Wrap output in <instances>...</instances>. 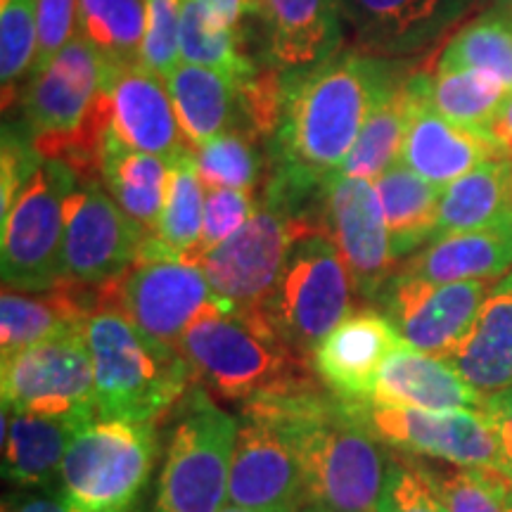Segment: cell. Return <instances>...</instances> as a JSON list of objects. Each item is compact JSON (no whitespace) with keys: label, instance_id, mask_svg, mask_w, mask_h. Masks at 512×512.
<instances>
[{"label":"cell","instance_id":"obj_1","mask_svg":"<svg viewBox=\"0 0 512 512\" xmlns=\"http://www.w3.org/2000/svg\"><path fill=\"white\" fill-rule=\"evenodd\" d=\"M406 74L389 57L347 48L316 67L283 76V117L273 136L264 190L294 214L313 219L306 202L325 195L370 114Z\"/></svg>","mask_w":512,"mask_h":512},{"label":"cell","instance_id":"obj_2","mask_svg":"<svg viewBox=\"0 0 512 512\" xmlns=\"http://www.w3.org/2000/svg\"><path fill=\"white\" fill-rule=\"evenodd\" d=\"M252 401L290 441L302 467L306 512H377L387 458L347 403L320 384Z\"/></svg>","mask_w":512,"mask_h":512},{"label":"cell","instance_id":"obj_3","mask_svg":"<svg viewBox=\"0 0 512 512\" xmlns=\"http://www.w3.org/2000/svg\"><path fill=\"white\" fill-rule=\"evenodd\" d=\"M192 377L228 401H252L323 384L309 358L294 351L259 309L221 302L192 320L178 344Z\"/></svg>","mask_w":512,"mask_h":512},{"label":"cell","instance_id":"obj_4","mask_svg":"<svg viewBox=\"0 0 512 512\" xmlns=\"http://www.w3.org/2000/svg\"><path fill=\"white\" fill-rule=\"evenodd\" d=\"M95 375V420L155 425L195 382L181 349L147 337L114 306L83 323Z\"/></svg>","mask_w":512,"mask_h":512},{"label":"cell","instance_id":"obj_5","mask_svg":"<svg viewBox=\"0 0 512 512\" xmlns=\"http://www.w3.org/2000/svg\"><path fill=\"white\" fill-rule=\"evenodd\" d=\"M354 280L342 254L318 223L299 228L271 294L259 306L294 351L311 361L318 344L354 306Z\"/></svg>","mask_w":512,"mask_h":512},{"label":"cell","instance_id":"obj_6","mask_svg":"<svg viewBox=\"0 0 512 512\" xmlns=\"http://www.w3.org/2000/svg\"><path fill=\"white\" fill-rule=\"evenodd\" d=\"M238 420L200 382L176 406L150 512H219L228 501Z\"/></svg>","mask_w":512,"mask_h":512},{"label":"cell","instance_id":"obj_7","mask_svg":"<svg viewBox=\"0 0 512 512\" xmlns=\"http://www.w3.org/2000/svg\"><path fill=\"white\" fill-rule=\"evenodd\" d=\"M155 453V425L93 420L64 453L62 498L83 512H128L150 479Z\"/></svg>","mask_w":512,"mask_h":512},{"label":"cell","instance_id":"obj_8","mask_svg":"<svg viewBox=\"0 0 512 512\" xmlns=\"http://www.w3.org/2000/svg\"><path fill=\"white\" fill-rule=\"evenodd\" d=\"M79 176L60 159H46L3 221V285L48 292L64 280V207Z\"/></svg>","mask_w":512,"mask_h":512},{"label":"cell","instance_id":"obj_9","mask_svg":"<svg viewBox=\"0 0 512 512\" xmlns=\"http://www.w3.org/2000/svg\"><path fill=\"white\" fill-rule=\"evenodd\" d=\"M100 50L76 31L53 62L34 74L24 93V119L43 159H57L91 121L117 79Z\"/></svg>","mask_w":512,"mask_h":512},{"label":"cell","instance_id":"obj_10","mask_svg":"<svg viewBox=\"0 0 512 512\" xmlns=\"http://www.w3.org/2000/svg\"><path fill=\"white\" fill-rule=\"evenodd\" d=\"M3 408L88 425L95 415L93 358L83 328L3 358Z\"/></svg>","mask_w":512,"mask_h":512},{"label":"cell","instance_id":"obj_11","mask_svg":"<svg viewBox=\"0 0 512 512\" xmlns=\"http://www.w3.org/2000/svg\"><path fill=\"white\" fill-rule=\"evenodd\" d=\"M347 406L380 444L411 456L437 458L456 467L496 472L503 477L496 430L482 411H427L375 401Z\"/></svg>","mask_w":512,"mask_h":512},{"label":"cell","instance_id":"obj_12","mask_svg":"<svg viewBox=\"0 0 512 512\" xmlns=\"http://www.w3.org/2000/svg\"><path fill=\"white\" fill-rule=\"evenodd\" d=\"M211 299L214 292L202 266L162 252L150 238L136 264L110 283V306L147 337L176 349Z\"/></svg>","mask_w":512,"mask_h":512},{"label":"cell","instance_id":"obj_13","mask_svg":"<svg viewBox=\"0 0 512 512\" xmlns=\"http://www.w3.org/2000/svg\"><path fill=\"white\" fill-rule=\"evenodd\" d=\"M147 238L150 233L119 207L98 178H79L64 207V280L112 283L136 264Z\"/></svg>","mask_w":512,"mask_h":512},{"label":"cell","instance_id":"obj_14","mask_svg":"<svg viewBox=\"0 0 512 512\" xmlns=\"http://www.w3.org/2000/svg\"><path fill=\"white\" fill-rule=\"evenodd\" d=\"M306 223L313 221L297 219L278 202L261 197L245 226L202 256L211 292L240 309H259L278 280L292 238Z\"/></svg>","mask_w":512,"mask_h":512},{"label":"cell","instance_id":"obj_15","mask_svg":"<svg viewBox=\"0 0 512 512\" xmlns=\"http://www.w3.org/2000/svg\"><path fill=\"white\" fill-rule=\"evenodd\" d=\"M228 503L254 512H306L302 467L283 427L259 401L242 403Z\"/></svg>","mask_w":512,"mask_h":512},{"label":"cell","instance_id":"obj_16","mask_svg":"<svg viewBox=\"0 0 512 512\" xmlns=\"http://www.w3.org/2000/svg\"><path fill=\"white\" fill-rule=\"evenodd\" d=\"M320 226L335 242L356 292L377 302L394 275V252L375 185L366 178L335 176L325 188Z\"/></svg>","mask_w":512,"mask_h":512},{"label":"cell","instance_id":"obj_17","mask_svg":"<svg viewBox=\"0 0 512 512\" xmlns=\"http://www.w3.org/2000/svg\"><path fill=\"white\" fill-rule=\"evenodd\" d=\"M494 283H427L394 273L377 302L399 337L425 354L448 358L470 330Z\"/></svg>","mask_w":512,"mask_h":512},{"label":"cell","instance_id":"obj_18","mask_svg":"<svg viewBox=\"0 0 512 512\" xmlns=\"http://www.w3.org/2000/svg\"><path fill=\"white\" fill-rule=\"evenodd\" d=\"M413 112L401 147V164L439 188L491 159H508L489 131L453 124L434 110L425 93V72L411 74Z\"/></svg>","mask_w":512,"mask_h":512},{"label":"cell","instance_id":"obj_19","mask_svg":"<svg viewBox=\"0 0 512 512\" xmlns=\"http://www.w3.org/2000/svg\"><path fill=\"white\" fill-rule=\"evenodd\" d=\"M403 339L389 318L375 309L351 311L318 349L313 370L332 396L347 403H366L377 375Z\"/></svg>","mask_w":512,"mask_h":512},{"label":"cell","instance_id":"obj_20","mask_svg":"<svg viewBox=\"0 0 512 512\" xmlns=\"http://www.w3.org/2000/svg\"><path fill=\"white\" fill-rule=\"evenodd\" d=\"M112 131L131 150L169 159L171 164L195 152L178 124L169 88L143 64L117 72L112 86Z\"/></svg>","mask_w":512,"mask_h":512},{"label":"cell","instance_id":"obj_21","mask_svg":"<svg viewBox=\"0 0 512 512\" xmlns=\"http://www.w3.org/2000/svg\"><path fill=\"white\" fill-rule=\"evenodd\" d=\"M486 394L465 382L446 358L401 342L377 375L373 396L375 403L415 406L427 411H482Z\"/></svg>","mask_w":512,"mask_h":512},{"label":"cell","instance_id":"obj_22","mask_svg":"<svg viewBox=\"0 0 512 512\" xmlns=\"http://www.w3.org/2000/svg\"><path fill=\"white\" fill-rule=\"evenodd\" d=\"M268 55L278 67L299 72L342 50L344 12L339 0H261Z\"/></svg>","mask_w":512,"mask_h":512},{"label":"cell","instance_id":"obj_23","mask_svg":"<svg viewBox=\"0 0 512 512\" xmlns=\"http://www.w3.org/2000/svg\"><path fill=\"white\" fill-rule=\"evenodd\" d=\"M394 273L427 283H498L512 273V221L432 240Z\"/></svg>","mask_w":512,"mask_h":512},{"label":"cell","instance_id":"obj_24","mask_svg":"<svg viewBox=\"0 0 512 512\" xmlns=\"http://www.w3.org/2000/svg\"><path fill=\"white\" fill-rule=\"evenodd\" d=\"M354 48L370 55H406L456 15V0H339Z\"/></svg>","mask_w":512,"mask_h":512},{"label":"cell","instance_id":"obj_25","mask_svg":"<svg viewBox=\"0 0 512 512\" xmlns=\"http://www.w3.org/2000/svg\"><path fill=\"white\" fill-rule=\"evenodd\" d=\"M178 124L192 150L230 131L247 133L242 83L200 64H178L166 76ZM249 136V133H247Z\"/></svg>","mask_w":512,"mask_h":512},{"label":"cell","instance_id":"obj_26","mask_svg":"<svg viewBox=\"0 0 512 512\" xmlns=\"http://www.w3.org/2000/svg\"><path fill=\"white\" fill-rule=\"evenodd\" d=\"M446 361L482 394L512 387V273L491 285L470 330Z\"/></svg>","mask_w":512,"mask_h":512},{"label":"cell","instance_id":"obj_27","mask_svg":"<svg viewBox=\"0 0 512 512\" xmlns=\"http://www.w3.org/2000/svg\"><path fill=\"white\" fill-rule=\"evenodd\" d=\"M91 425V422H88ZM81 422L38 418L3 408V475L17 486H43L60 477V467Z\"/></svg>","mask_w":512,"mask_h":512},{"label":"cell","instance_id":"obj_28","mask_svg":"<svg viewBox=\"0 0 512 512\" xmlns=\"http://www.w3.org/2000/svg\"><path fill=\"white\" fill-rule=\"evenodd\" d=\"M505 221H512V159H491L446 185L432 240Z\"/></svg>","mask_w":512,"mask_h":512},{"label":"cell","instance_id":"obj_29","mask_svg":"<svg viewBox=\"0 0 512 512\" xmlns=\"http://www.w3.org/2000/svg\"><path fill=\"white\" fill-rule=\"evenodd\" d=\"M98 178L133 221H138L150 235L155 233L169 190V159L131 150L110 128Z\"/></svg>","mask_w":512,"mask_h":512},{"label":"cell","instance_id":"obj_30","mask_svg":"<svg viewBox=\"0 0 512 512\" xmlns=\"http://www.w3.org/2000/svg\"><path fill=\"white\" fill-rule=\"evenodd\" d=\"M373 185L387 221L394 259H406L432 240L444 188L425 181L401 162L377 176Z\"/></svg>","mask_w":512,"mask_h":512},{"label":"cell","instance_id":"obj_31","mask_svg":"<svg viewBox=\"0 0 512 512\" xmlns=\"http://www.w3.org/2000/svg\"><path fill=\"white\" fill-rule=\"evenodd\" d=\"M413 112V83L406 74L396 86L380 100L370 114L361 136L351 147L337 176H354L375 181L384 171L401 162V147L406 138L408 119Z\"/></svg>","mask_w":512,"mask_h":512},{"label":"cell","instance_id":"obj_32","mask_svg":"<svg viewBox=\"0 0 512 512\" xmlns=\"http://www.w3.org/2000/svg\"><path fill=\"white\" fill-rule=\"evenodd\" d=\"M425 93L441 117L458 126L486 131L512 91L489 74L437 64V72L425 74Z\"/></svg>","mask_w":512,"mask_h":512},{"label":"cell","instance_id":"obj_33","mask_svg":"<svg viewBox=\"0 0 512 512\" xmlns=\"http://www.w3.org/2000/svg\"><path fill=\"white\" fill-rule=\"evenodd\" d=\"M204 202H207V188L197 176L195 159L192 155L181 157L171 164L166 202L150 240L162 252L181 256V259L200 266Z\"/></svg>","mask_w":512,"mask_h":512},{"label":"cell","instance_id":"obj_34","mask_svg":"<svg viewBox=\"0 0 512 512\" xmlns=\"http://www.w3.org/2000/svg\"><path fill=\"white\" fill-rule=\"evenodd\" d=\"M439 64L489 74L512 91V8L494 5L463 24L446 43Z\"/></svg>","mask_w":512,"mask_h":512},{"label":"cell","instance_id":"obj_35","mask_svg":"<svg viewBox=\"0 0 512 512\" xmlns=\"http://www.w3.org/2000/svg\"><path fill=\"white\" fill-rule=\"evenodd\" d=\"M147 31V0H79V34L112 67L140 64Z\"/></svg>","mask_w":512,"mask_h":512},{"label":"cell","instance_id":"obj_36","mask_svg":"<svg viewBox=\"0 0 512 512\" xmlns=\"http://www.w3.org/2000/svg\"><path fill=\"white\" fill-rule=\"evenodd\" d=\"M181 57L183 62L216 69L240 83L256 74L254 62L238 46V29L216 19L200 0L183 3Z\"/></svg>","mask_w":512,"mask_h":512},{"label":"cell","instance_id":"obj_37","mask_svg":"<svg viewBox=\"0 0 512 512\" xmlns=\"http://www.w3.org/2000/svg\"><path fill=\"white\" fill-rule=\"evenodd\" d=\"M197 176L207 190H254L261 178V159L254 150V138L242 131H230L209 140L192 152Z\"/></svg>","mask_w":512,"mask_h":512},{"label":"cell","instance_id":"obj_38","mask_svg":"<svg viewBox=\"0 0 512 512\" xmlns=\"http://www.w3.org/2000/svg\"><path fill=\"white\" fill-rule=\"evenodd\" d=\"M38 48V0H0V79L3 110L15 98L17 83L34 69Z\"/></svg>","mask_w":512,"mask_h":512},{"label":"cell","instance_id":"obj_39","mask_svg":"<svg viewBox=\"0 0 512 512\" xmlns=\"http://www.w3.org/2000/svg\"><path fill=\"white\" fill-rule=\"evenodd\" d=\"M377 512H448L437 479L406 456H389Z\"/></svg>","mask_w":512,"mask_h":512},{"label":"cell","instance_id":"obj_40","mask_svg":"<svg viewBox=\"0 0 512 512\" xmlns=\"http://www.w3.org/2000/svg\"><path fill=\"white\" fill-rule=\"evenodd\" d=\"M185 0H147V31L140 48V64L166 79L181 55V19Z\"/></svg>","mask_w":512,"mask_h":512},{"label":"cell","instance_id":"obj_41","mask_svg":"<svg viewBox=\"0 0 512 512\" xmlns=\"http://www.w3.org/2000/svg\"><path fill=\"white\" fill-rule=\"evenodd\" d=\"M448 512H505L510 484L496 472L458 467L448 477H434Z\"/></svg>","mask_w":512,"mask_h":512},{"label":"cell","instance_id":"obj_42","mask_svg":"<svg viewBox=\"0 0 512 512\" xmlns=\"http://www.w3.org/2000/svg\"><path fill=\"white\" fill-rule=\"evenodd\" d=\"M43 162L46 159L38 155L27 128L5 124L3 152H0V219H8L17 197Z\"/></svg>","mask_w":512,"mask_h":512},{"label":"cell","instance_id":"obj_43","mask_svg":"<svg viewBox=\"0 0 512 512\" xmlns=\"http://www.w3.org/2000/svg\"><path fill=\"white\" fill-rule=\"evenodd\" d=\"M254 211V197L249 190H207L204 202V226L200 238V261L202 256L226 242L230 235L245 226Z\"/></svg>","mask_w":512,"mask_h":512},{"label":"cell","instance_id":"obj_44","mask_svg":"<svg viewBox=\"0 0 512 512\" xmlns=\"http://www.w3.org/2000/svg\"><path fill=\"white\" fill-rule=\"evenodd\" d=\"M79 0H38V48L31 72L41 74L74 38Z\"/></svg>","mask_w":512,"mask_h":512},{"label":"cell","instance_id":"obj_45","mask_svg":"<svg viewBox=\"0 0 512 512\" xmlns=\"http://www.w3.org/2000/svg\"><path fill=\"white\" fill-rule=\"evenodd\" d=\"M482 413L494 425L498 448H501L503 458V477L512 486V387L486 394Z\"/></svg>","mask_w":512,"mask_h":512},{"label":"cell","instance_id":"obj_46","mask_svg":"<svg viewBox=\"0 0 512 512\" xmlns=\"http://www.w3.org/2000/svg\"><path fill=\"white\" fill-rule=\"evenodd\" d=\"M216 19L238 29L242 15H259L261 0H200Z\"/></svg>","mask_w":512,"mask_h":512},{"label":"cell","instance_id":"obj_47","mask_svg":"<svg viewBox=\"0 0 512 512\" xmlns=\"http://www.w3.org/2000/svg\"><path fill=\"white\" fill-rule=\"evenodd\" d=\"M3 512H83L60 496H15L5 501Z\"/></svg>","mask_w":512,"mask_h":512},{"label":"cell","instance_id":"obj_48","mask_svg":"<svg viewBox=\"0 0 512 512\" xmlns=\"http://www.w3.org/2000/svg\"><path fill=\"white\" fill-rule=\"evenodd\" d=\"M486 131H489V136L501 145L503 155L512 159V93L505 98L501 110H498Z\"/></svg>","mask_w":512,"mask_h":512},{"label":"cell","instance_id":"obj_49","mask_svg":"<svg viewBox=\"0 0 512 512\" xmlns=\"http://www.w3.org/2000/svg\"><path fill=\"white\" fill-rule=\"evenodd\" d=\"M219 512H254V510H245V508H238V505H226V508H221Z\"/></svg>","mask_w":512,"mask_h":512},{"label":"cell","instance_id":"obj_50","mask_svg":"<svg viewBox=\"0 0 512 512\" xmlns=\"http://www.w3.org/2000/svg\"><path fill=\"white\" fill-rule=\"evenodd\" d=\"M505 512H512V486L508 491V501H505Z\"/></svg>","mask_w":512,"mask_h":512},{"label":"cell","instance_id":"obj_51","mask_svg":"<svg viewBox=\"0 0 512 512\" xmlns=\"http://www.w3.org/2000/svg\"><path fill=\"white\" fill-rule=\"evenodd\" d=\"M496 5H505V8H512V0H496Z\"/></svg>","mask_w":512,"mask_h":512}]
</instances>
